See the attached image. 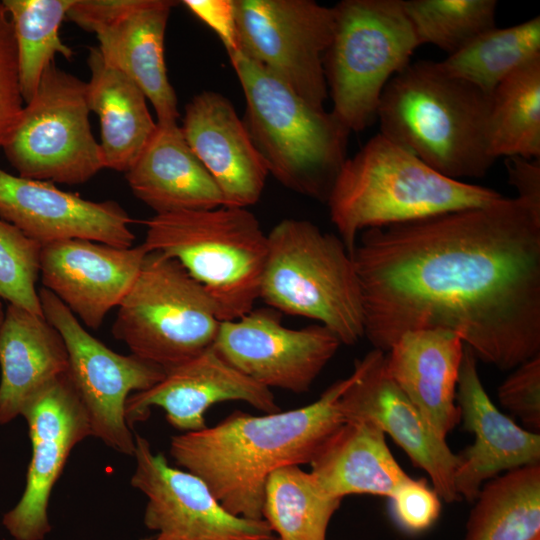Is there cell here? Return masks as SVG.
<instances>
[{
  "mask_svg": "<svg viewBox=\"0 0 540 540\" xmlns=\"http://www.w3.org/2000/svg\"><path fill=\"white\" fill-rule=\"evenodd\" d=\"M170 0H146L138 9L95 32L104 62L124 73L143 92L158 123H177V97L164 57Z\"/></svg>",
  "mask_w": 540,
  "mask_h": 540,
  "instance_id": "24",
  "label": "cell"
},
{
  "mask_svg": "<svg viewBox=\"0 0 540 540\" xmlns=\"http://www.w3.org/2000/svg\"><path fill=\"white\" fill-rule=\"evenodd\" d=\"M385 358L386 352L374 348L356 361L351 383L340 397L345 422L368 420L376 424L414 466L427 472L440 498L447 503L460 501L454 486L458 454L391 379Z\"/></svg>",
  "mask_w": 540,
  "mask_h": 540,
  "instance_id": "16",
  "label": "cell"
},
{
  "mask_svg": "<svg viewBox=\"0 0 540 540\" xmlns=\"http://www.w3.org/2000/svg\"><path fill=\"white\" fill-rule=\"evenodd\" d=\"M260 297L285 314L316 320L341 342L364 337L361 289L340 237L308 220L284 219L267 234Z\"/></svg>",
  "mask_w": 540,
  "mask_h": 540,
  "instance_id": "7",
  "label": "cell"
},
{
  "mask_svg": "<svg viewBox=\"0 0 540 540\" xmlns=\"http://www.w3.org/2000/svg\"><path fill=\"white\" fill-rule=\"evenodd\" d=\"M240 51L324 109L323 60L334 32V11L313 0H234Z\"/></svg>",
  "mask_w": 540,
  "mask_h": 540,
  "instance_id": "12",
  "label": "cell"
},
{
  "mask_svg": "<svg viewBox=\"0 0 540 540\" xmlns=\"http://www.w3.org/2000/svg\"><path fill=\"white\" fill-rule=\"evenodd\" d=\"M310 473L329 496L391 497L411 477L390 452L385 433L368 420L343 423L320 447Z\"/></svg>",
  "mask_w": 540,
  "mask_h": 540,
  "instance_id": "26",
  "label": "cell"
},
{
  "mask_svg": "<svg viewBox=\"0 0 540 540\" xmlns=\"http://www.w3.org/2000/svg\"><path fill=\"white\" fill-rule=\"evenodd\" d=\"M74 0H3L14 31L18 76L23 101L34 97L42 75L57 54L66 59L72 49L60 38L61 23Z\"/></svg>",
  "mask_w": 540,
  "mask_h": 540,
  "instance_id": "32",
  "label": "cell"
},
{
  "mask_svg": "<svg viewBox=\"0 0 540 540\" xmlns=\"http://www.w3.org/2000/svg\"><path fill=\"white\" fill-rule=\"evenodd\" d=\"M390 500L396 522L409 533L427 530L441 512L439 495L423 478H411L396 490Z\"/></svg>",
  "mask_w": 540,
  "mask_h": 540,
  "instance_id": "37",
  "label": "cell"
},
{
  "mask_svg": "<svg viewBox=\"0 0 540 540\" xmlns=\"http://www.w3.org/2000/svg\"><path fill=\"white\" fill-rule=\"evenodd\" d=\"M350 383L351 375L304 407L262 416L235 411L213 427L182 432L171 438L170 455L200 478L228 512L263 519L269 475L311 462L345 423L340 397Z\"/></svg>",
  "mask_w": 540,
  "mask_h": 540,
  "instance_id": "2",
  "label": "cell"
},
{
  "mask_svg": "<svg viewBox=\"0 0 540 540\" xmlns=\"http://www.w3.org/2000/svg\"><path fill=\"white\" fill-rule=\"evenodd\" d=\"M0 370V425H6L68 372L62 336L44 316L8 304L0 326Z\"/></svg>",
  "mask_w": 540,
  "mask_h": 540,
  "instance_id": "25",
  "label": "cell"
},
{
  "mask_svg": "<svg viewBox=\"0 0 540 540\" xmlns=\"http://www.w3.org/2000/svg\"><path fill=\"white\" fill-rule=\"evenodd\" d=\"M23 103L13 26L0 1V148L16 124Z\"/></svg>",
  "mask_w": 540,
  "mask_h": 540,
  "instance_id": "35",
  "label": "cell"
},
{
  "mask_svg": "<svg viewBox=\"0 0 540 540\" xmlns=\"http://www.w3.org/2000/svg\"><path fill=\"white\" fill-rule=\"evenodd\" d=\"M474 502L464 540H532L540 536V464L488 480Z\"/></svg>",
  "mask_w": 540,
  "mask_h": 540,
  "instance_id": "28",
  "label": "cell"
},
{
  "mask_svg": "<svg viewBox=\"0 0 540 540\" xmlns=\"http://www.w3.org/2000/svg\"><path fill=\"white\" fill-rule=\"evenodd\" d=\"M323 60L331 113L351 132L377 119L383 90L419 47L403 0H343Z\"/></svg>",
  "mask_w": 540,
  "mask_h": 540,
  "instance_id": "8",
  "label": "cell"
},
{
  "mask_svg": "<svg viewBox=\"0 0 540 540\" xmlns=\"http://www.w3.org/2000/svg\"><path fill=\"white\" fill-rule=\"evenodd\" d=\"M474 353L464 347L456 400L465 430L474 443L458 454L454 486L460 498L474 502L482 486L502 471L540 464L539 433L525 430L504 415L486 393Z\"/></svg>",
  "mask_w": 540,
  "mask_h": 540,
  "instance_id": "20",
  "label": "cell"
},
{
  "mask_svg": "<svg viewBox=\"0 0 540 540\" xmlns=\"http://www.w3.org/2000/svg\"><path fill=\"white\" fill-rule=\"evenodd\" d=\"M89 113L87 82L50 64L2 146L18 176L75 185L105 168Z\"/></svg>",
  "mask_w": 540,
  "mask_h": 540,
  "instance_id": "10",
  "label": "cell"
},
{
  "mask_svg": "<svg viewBox=\"0 0 540 540\" xmlns=\"http://www.w3.org/2000/svg\"><path fill=\"white\" fill-rule=\"evenodd\" d=\"M45 319L60 333L68 353L67 375L87 412L91 436L134 456L135 435L125 418L128 397L160 382L166 371L133 354L122 355L88 333L50 291H39Z\"/></svg>",
  "mask_w": 540,
  "mask_h": 540,
  "instance_id": "11",
  "label": "cell"
},
{
  "mask_svg": "<svg viewBox=\"0 0 540 540\" xmlns=\"http://www.w3.org/2000/svg\"><path fill=\"white\" fill-rule=\"evenodd\" d=\"M245 97L243 122L269 174L326 202L347 157L350 131L240 50L229 55Z\"/></svg>",
  "mask_w": 540,
  "mask_h": 540,
  "instance_id": "5",
  "label": "cell"
},
{
  "mask_svg": "<svg viewBox=\"0 0 540 540\" xmlns=\"http://www.w3.org/2000/svg\"><path fill=\"white\" fill-rule=\"evenodd\" d=\"M182 3L218 35L228 55L240 50L234 0H184Z\"/></svg>",
  "mask_w": 540,
  "mask_h": 540,
  "instance_id": "39",
  "label": "cell"
},
{
  "mask_svg": "<svg viewBox=\"0 0 540 540\" xmlns=\"http://www.w3.org/2000/svg\"><path fill=\"white\" fill-rule=\"evenodd\" d=\"M146 0H74L66 18L81 29L95 33L138 9Z\"/></svg>",
  "mask_w": 540,
  "mask_h": 540,
  "instance_id": "38",
  "label": "cell"
},
{
  "mask_svg": "<svg viewBox=\"0 0 540 540\" xmlns=\"http://www.w3.org/2000/svg\"><path fill=\"white\" fill-rule=\"evenodd\" d=\"M503 195L446 177L381 133L342 165L326 200L331 222L352 254L360 232L458 209Z\"/></svg>",
  "mask_w": 540,
  "mask_h": 540,
  "instance_id": "4",
  "label": "cell"
},
{
  "mask_svg": "<svg viewBox=\"0 0 540 540\" xmlns=\"http://www.w3.org/2000/svg\"><path fill=\"white\" fill-rule=\"evenodd\" d=\"M464 343L443 328L403 333L386 352L388 375L444 438L460 422L456 392Z\"/></svg>",
  "mask_w": 540,
  "mask_h": 540,
  "instance_id": "22",
  "label": "cell"
},
{
  "mask_svg": "<svg viewBox=\"0 0 540 540\" xmlns=\"http://www.w3.org/2000/svg\"><path fill=\"white\" fill-rule=\"evenodd\" d=\"M147 253L143 244L120 248L85 239L45 244L41 282L87 327L98 329L129 291Z\"/></svg>",
  "mask_w": 540,
  "mask_h": 540,
  "instance_id": "18",
  "label": "cell"
},
{
  "mask_svg": "<svg viewBox=\"0 0 540 540\" xmlns=\"http://www.w3.org/2000/svg\"><path fill=\"white\" fill-rule=\"evenodd\" d=\"M142 243L148 252L177 260L208 292L221 321L254 308L267 258V234L247 208L154 215Z\"/></svg>",
  "mask_w": 540,
  "mask_h": 540,
  "instance_id": "6",
  "label": "cell"
},
{
  "mask_svg": "<svg viewBox=\"0 0 540 540\" xmlns=\"http://www.w3.org/2000/svg\"><path fill=\"white\" fill-rule=\"evenodd\" d=\"M134 196L155 215L224 206L223 195L177 123H158L125 173Z\"/></svg>",
  "mask_w": 540,
  "mask_h": 540,
  "instance_id": "23",
  "label": "cell"
},
{
  "mask_svg": "<svg viewBox=\"0 0 540 540\" xmlns=\"http://www.w3.org/2000/svg\"><path fill=\"white\" fill-rule=\"evenodd\" d=\"M491 156L540 159V56L505 78L490 95Z\"/></svg>",
  "mask_w": 540,
  "mask_h": 540,
  "instance_id": "29",
  "label": "cell"
},
{
  "mask_svg": "<svg viewBox=\"0 0 540 540\" xmlns=\"http://www.w3.org/2000/svg\"><path fill=\"white\" fill-rule=\"evenodd\" d=\"M152 537H147V538H143V539H140V540H151Z\"/></svg>",
  "mask_w": 540,
  "mask_h": 540,
  "instance_id": "42",
  "label": "cell"
},
{
  "mask_svg": "<svg viewBox=\"0 0 540 540\" xmlns=\"http://www.w3.org/2000/svg\"><path fill=\"white\" fill-rule=\"evenodd\" d=\"M181 129L219 187L224 206L258 202L269 171L228 98L215 91L195 95L185 106Z\"/></svg>",
  "mask_w": 540,
  "mask_h": 540,
  "instance_id": "21",
  "label": "cell"
},
{
  "mask_svg": "<svg viewBox=\"0 0 540 540\" xmlns=\"http://www.w3.org/2000/svg\"><path fill=\"white\" fill-rule=\"evenodd\" d=\"M532 540H540V536H537V537H535V538L532 539Z\"/></svg>",
  "mask_w": 540,
  "mask_h": 540,
  "instance_id": "43",
  "label": "cell"
},
{
  "mask_svg": "<svg viewBox=\"0 0 540 540\" xmlns=\"http://www.w3.org/2000/svg\"><path fill=\"white\" fill-rule=\"evenodd\" d=\"M42 245L0 218V300L43 315L36 283Z\"/></svg>",
  "mask_w": 540,
  "mask_h": 540,
  "instance_id": "34",
  "label": "cell"
},
{
  "mask_svg": "<svg viewBox=\"0 0 540 540\" xmlns=\"http://www.w3.org/2000/svg\"><path fill=\"white\" fill-rule=\"evenodd\" d=\"M114 338L168 371L213 346L221 320L206 289L175 259L148 252L117 307Z\"/></svg>",
  "mask_w": 540,
  "mask_h": 540,
  "instance_id": "9",
  "label": "cell"
},
{
  "mask_svg": "<svg viewBox=\"0 0 540 540\" xmlns=\"http://www.w3.org/2000/svg\"><path fill=\"white\" fill-rule=\"evenodd\" d=\"M489 107V94L446 74L437 62L419 60L385 86L379 133L446 177L480 178L495 162Z\"/></svg>",
  "mask_w": 540,
  "mask_h": 540,
  "instance_id": "3",
  "label": "cell"
},
{
  "mask_svg": "<svg viewBox=\"0 0 540 540\" xmlns=\"http://www.w3.org/2000/svg\"><path fill=\"white\" fill-rule=\"evenodd\" d=\"M0 218L45 244L85 239L115 247L133 246V220L114 201L95 202L54 183L23 178L0 168Z\"/></svg>",
  "mask_w": 540,
  "mask_h": 540,
  "instance_id": "17",
  "label": "cell"
},
{
  "mask_svg": "<svg viewBox=\"0 0 540 540\" xmlns=\"http://www.w3.org/2000/svg\"><path fill=\"white\" fill-rule=\"evenodd\" d=\"M277 540H280L279 538H277Z\"/></svg>",
  "mask_w": 540,
  "mask_h": 540,
  "instance_id": "44",
  "label": "cell"
},
{
  "mask_svg": "<svg viewBox=\"0 0 540 540\" xmlns=\"http://www.w3.org/2000/svg\"><path fill=\"white\" fill-rule=\"evenodd\" d=\"M496 0H403L419 45L431 44L451 55L495 27Z\"/></svg>",
  "mask_w": 540,
  "mask_h": 540,
  "instance_id": "33",
  "label": "cell"
},
{
  "mask_svg": "<svg viewBox=\"0 0 540 540\" xmlns=\"http://www.w3.org/2000/svg\"><path fill=\"white\" fill-rule=\"evenodd\" d=\"M540 56V17L483 32L455 53L438 61L448 75L491 95L510 74Z\"/></svg>",
  "mask_w": 540,
  "mask_h": 540,
  "instance_id": "30",
  "label": "cell"
},
{
  "mask_svg": "<svg viewBox=\"0 0 540 540\" xmlns=\"http://www.w3.org/2000/svg\"><path fill=\"white\" fill-rule=\"evenodd\" d=\"M133 488L146 497L144 524L151 540H277L264 519L228 512L194 474L172 467L149 441L135 434Z\"/></svg>",
  "mask_w": 540,
  "mask_h": 540,
  "instance_id": "13",
  "label": "cell"
},
{
  "mask_svg": "<svg viewBox=\"0 0 540 540\" xmlns=\"http://www.w3.org/2000/svg\"><path fill=\"white\" fill-rule=\"evenodd\" d=\"M5 311L6 309L3 308V305L1 303V300H0V326L4 320V317H5Z\"/></svg>",
  "mask_w": 540,
  "mask_h": 540,
  "instance_id": "41",
  "label": "cell"
},
{
  "mask_svg": "<svg viewBox=\"0 0 540 540\" xmlns=\"http://www.w3.org/2000/svg\"><path fill=\"white\" fill-rule=\"evenodd\" d=\"M87 63L88 104L99 118L104 167L126 173L153 135L157 122L140 88L124 73L107 65L98 47L89 48Z\"/></svg>",
  "mask_w": 540,
  "mask_h": 540,
  "instance_id": "27",
  "label": "cell"
},
{
  "mask_svg": "<svg viewBox=\"0 0 540 540\" xmlns=\"http://www.w3.org/2000/svg\"><path fill=\"white\" fill-rule=\"evenodd\" d=\"M505 164L509 183L516 189L517 198L540 211V159L507 157Z\"/></svg>",
  "mask_w": 540,
  "mask_h": 540,
  "instance_id": "40",
  "label": "cell"
},
{
  "mask_svg": "<svg viewBox=\"0 0 540 540\" xmlns=\"http://www.w3.org/2000/svg\"><path fill=\"white\" fill-rule=\"evenodd\" d=\"M32 455L26 484L2 524L15 540H44L51 531L48 504L72 449L91 436L87 412L67 373L53 381L25 407Z\"/></svg>",
  "mask_w": 540,
  "mask_h": 540,
  "instance_id": "15",
  "label": "cell"
},
{
  "mask_svg": "<svg viewBox=\"0 0 540 540\" xmlns=\"http://www.w3.org/2000/svg\"><path fill=\"white\" fill-rule=\"evenodd\" d=\"M223 401H242L265 414L281 411L270 389L234 368L210 347L166 371L151 388L131 394L125 418L132 428L150 416L152 407H159L174 428L198 431L207 427L206 411Z\"/></svg>",
  "mask_w": 540,
  "mask_h": 540,
  "instance_id": "19",
  "label": "cell"
},
{
  "mask_svg": "<svg viewBox=\"0 0 540 540\" xmlns=\"http://www.w3.org/2000/svg\"><path fill=\"white\" fill-rule=\"evenodd\" d=\"M498 388L500 404L529 427L540 430V354L523 362Z\"/></svg>",
  "mask_w": 540,
  "mask_h": 540,
  "instance_id": "36",
  "label": "cell"
},
{
  "mask_svg": "<svg viewBox=\"0 0 540 540\" xmlns=\"http://www.w3.org/2000/svg\"><path fill=\"white\" fill-rule=\"evenodd\" d=\"M340 345L325 326L288 328L278 311L268 307L221 321L212 347L234 368L270 390L305 393Z\"/></svg>",
  "mask_w": 540,
  "mask_h": 540,
  "instance_id": "14",
  "label": "cell"
},
{
  "mask_svg": "<svg viewBox=\"0 0 540 540\" xmlns=\"http://www.w3.org/2000/svg\"><path fill=\"white\" fill-rule=\"evenodd\" d=\"M341 501L326 494L310 472L298 465L285 466L266 481L263 519L280 540H326Z\"/></svg>",
  "mask_w": 540,
  "mask_h": 540,
  "instance_id": "31",
  "label": "cell"
},
{
  "mask_svg": "<svg viewBox=\"0 0 540 540\" xmlns=\"http://www.w3.org/2000/svg\"><path fill=\"white\" fill-rule=\"evenodd\" d=\"M351 255L375 349L443 328L501 370L540 354V211L525 201L369 228Z\"/></svg>",
  "mask_w": 540,
  "mask_h": 540,
  "instance_id": "1",
  "label": "cell"
}]
</instances>
